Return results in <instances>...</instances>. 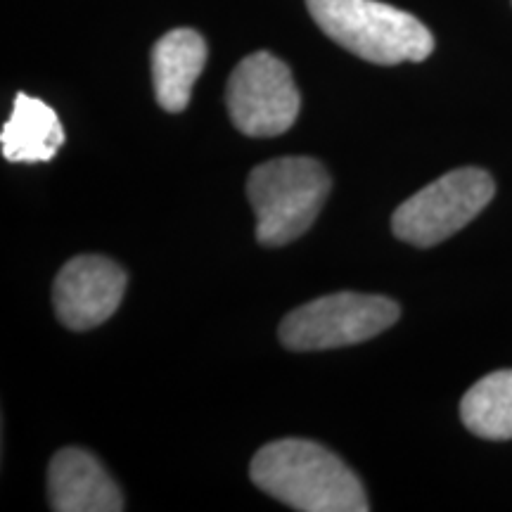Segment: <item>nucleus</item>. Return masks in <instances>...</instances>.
I'll use <instances>...</instances> for the list:
<instances>
[{"label": "nucleus", "instance_id": "nucleus-4", "mask_svg": "<svg viewBox=\"0 0 512 512\" xmlns=\"http://www.w3.org/2000/svg\"><path fill=\"white\" fill-rule=\"evenodd\" d=\"M399 316V304L380 294L337 292L287 313L280 342L292 351L351 347L392 328Z\"/></svg>", "mask_w": 512, "mask_h": 512}, {"label": "nucleus", "instance_id": "nucleus-7", "mask_svg": "<svg viewBox=\"0 0 512 512\" xmlns=\"http://www.w3.org/2000/svg\"><path fill=\"white\" fill-rule=\"evenodd\" d=\"M126 292V273L112 259L81 254L62 266L53 285L57 318L69 330H91L112 318Z\"/></svg>", "mask_w": 512, "mask_h": 512}, {"label": "nucleus", "instance_id": "nucleus-11", "mask_svg": "<svg viewBox=\"0 0 512 512\" xmlns=\"http://www.w3.org/2000/svg\"><path fill=\"white\" fill-rule=\"evenodd\" d=\"M460 418L477 437L512 439V370H496L472 384L460 401Z\"/></svg>", "mask_w": 512, "mask_h": 512}, {"label": "nucleus", "instance_id": "nucleus-3", "mask_svg": "<svg viewBox=\"0 0 512 512\" xmlns=\"http://www.w3.org/2000/svg\"><path fill=\"white\" fill-rule=\"evenodd\" d=\"M332 188L318 159L278 157L252 169L247 197L256 214V240L280 247L302 238L318 219Z\"/></svg>", "mask_w": 512, "mask_h": 512}, {"label": "nucleus", "instance_id": "nucleus-1", "mask_svg": "<svg viewBox=\"0 0 512 512\" xmlns=\"http://www.w3.org/2000/svg\"><path fill=\"white\" fill-rule=\"evenodd\" d=\"M252 482L294 510L366 512L361 479L325 446L309 439H280L256 453L249 467Z\"/></svg>", "mask_w": 512, "mask_h": 512}, {"label": "nucleus", "instance_id": "nucleus-8", "mask_svg": "<svg viewBox=\"0 0 512 512\" xmlns=\"http://www.w3.org/2000/svg\"><path fill=\"white\" fill-rule=\"evenodd\" d=\"M50 508L57 512H119L124 496L110 472L83 448H62L48 470Z\"/></svg>", "mask_w": 512, "mask_h": 512}, {"label": "nucleus", "instance_id": "nucleus-6", "mask_svg": "<svg viewBox=\"0 0 512 512\" xmlns=\"http://www.w3.org/2000/svg\"><path fill=\"white\" fill-rule=\"evenodd\" d=\"M226 105L233 126L249 138H273L290 131L299 117V98L290 67L278 57L254 53L230 74Z\"/></svg>", "mask_w": 512, "mask_h": 512}, {"label": "nucleus", "instance_id": "nucleus-10", "mask_svg": "<svg viewBox=\"0 0 512 512\" xmlns=\"http://www.w3.org/2000/svg\"><path fill=\"white\" fill-rule=\"evenodd\" d=\"M64 143V128L55 110L43 100L17 93L10 119L0 131V150L8 162H50Z\"/></svg>", "mask_w": 512, "mask_h": 512}, {"label": "nucleus", "instance_id": "nucleus-5", "mask_svg": "<svg viewBox=\"0 0 512 512\" xmlns=\"http://www.w3.org/2000/svg\"><path fill=\"white\" fill-rule=\"evenodd\" d=\"M494 192V178L484 169L465 166L451 171L415 192L394 211V235L415 247L439 245L475 219Z\"/></svg>", "mask_w": 512, "mask_h": 512}, {"label": "nucleus", "instance_id": "nucleus-9", "mask_svg": "<svg viewBox=\"0 0 512 512\" xmlns=\"http://www.w3.org/2000/svg\"><path fill=\"white\" fill-rule=\"evenodd\" d=\"M204 64L207 43L195 29H174L159 38L152 48V83L162 110L183 112L188 107Z\"/></svg>", "mask_w": 512, "mask_h": 512}, {"label": "nucleus", "instance_id": "nucleus-2", "mask_svg": "<svg viewBox=\"0 0 512 512\" xmlns=\"http://www.w3.org/2000/svg\"><path fill=\"white\" fill-rule=\"evenodd\" d=\"M306 8L325 36L366 62L392 67L422 62L434 53L430 29L394 5L377 0H306Z\"/></svg>", "mask_w": 512, "mask_h": 512}]
</instances>
